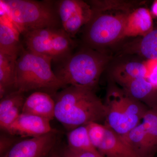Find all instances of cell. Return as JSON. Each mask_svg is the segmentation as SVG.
<instances>
[{"mask_svg": "<svg viewBox=\"0 0 157 157\" xmlns=\"http://www.w3.org/2000/svg\"><path fill=\"white\" fill-rule=\"evenodd\" d=\"M55 101L48 93L36 91L26 99L22 113L37 116L50 121L55 118Z\"/></svg>", "mask_w": 157, "mask_h": 157, "instance_id": "obj_14", "label": "cell"}, {"mask_svg": "<svg viewBox=\"0 0 157 157\" xmlns=\"http://www.w3.org/2000/svg\"><path fill=\"white\" fill-rule=\"evenodd\" d=\"M12 138L9 137H1V157H4L13 145L16 143H14Z\"/></svg>", "mask_w": 157, "mask_h": 157, "instance_id": "obj_25", "label": "cell"}, {"mask_svg": "<svg viewBox=\"0 0 157 157\" xmlns=\"http://www.w3.org/2000/svg\"><path fill=\"white\" fill-rule=\"evenodd\" d=\"M122 137L129 147L140 157H154L156 153L150 143L145 128L141 122Z\"/></svg>", "mask_w": 157, "mask_h": 157, "instance_id": "obj_17", "label": "cell"}, {"mask_svg": "<svg viewBox=\"0 0 157 157\" xmlns=\"http://www.w3.org/2000/svg\"><path fill=\"white\" fill-rule=\"evenodd\" d=\"M56 5L62 29L73 39L92 16L93 9L88 2L60 0L56 1Z\"/></svg>", "mask_w": 157, "mask_h": 157, "instance_id": "obj_8", "label": "cell"}, {"mask_svg": "<svg viewBox=\"0 0 157 157\" xmlns=\"http://www.w3.org/2000/svg\"><path fill=\"white\" fill-rule=\"evenodd\" d=\"M67 140V146L74 150L98 151L92 143L87 125L77 127L69 131Z\"/></svg>", "mask_w": 157, "mask_h": 157, "instance_id": "obj_21", "label": "cell"}, {"mask_svg": "<svg viewBox=\"0 0 157 157\" xmlns=\"http://www.w3.org/2000/svg\"><path fill=\"white\" fill-rule=\"evenodd\" d=\"M62 157H104L98 151H80L66 147L61 151Z\"/></svg>", "mask_w": 157, "mask_h": 157, "instance_id": "obj_23", "label": "cell"}, {"mask_svg": "<svg viewBox=\"0 0 157 157\" xmlns=\"http://www.w3.org/2000/svg\"><path fill=\"white\" fill-rule=\"evenodd\" d=\"M54 96L55 118L69 132L90 123L105 120V104L92 90L69 86Z\"/></svg>", "mask_w": 157, "mask_h": 157, "instance_id": "obj_2", "label": "cell"}, {"mask_svg": "<svg viewBox=\"0 0 157 157\" xmlns=\"http://www.w3.org/2000/svg\"><path fill=\"white\" fill-rule=\"evenodd\" d=\"M4 11L21 34L45 28H62L56 1L1 0Z\"/></svg>", "mask_w": 157, "mask_h": 157, "instance_id": "obj_5", "label": "cell"}, {"mask_svg": "<svg viewBox=\"0 0 157 157\" xmlns=\"http://www.w3.org/2000/svg\"><path fill=\"white\" fill-rule=\"evenodd\" d=\"M20 34L7 15L1 14L0 53L17 59L24 46L20 40Z\"/></svg>", "mask_w": 157, "mask_h": 157, "instance_id": "obj_11", "label": "cell"}, {"mask_svg": "<svg viewBox=\"0 0 157 157\" xmlns=\"http://www.w3.org/2000/svg\"><path fill=\"white\" fill-rule=\"evenodd\" d=\"M121 86L130 97L144 104L149 109L157 108V90L147 78L135 79Z\"/></svg>", "mask_w": 157, "mask_h": 157, "instance_id": "obj_16", "label": "cell"}, {"mask_svg": "<svg viewBox=\"0 0 157 157\" xmlns=\"http://www.w3.org/2000/svg\"><path fill=\"white\" fill-rule=\"evenodd\" d=\"M150 143L155 151H157V107L149 109L141 122Z\"/></svg>", "mask_w": 157, "mask_h": 157, "instance_id": "obj_22", "label": "cell"}, {"mask_svg": "<svg viewBox=\"0 0 157 157\" xmlns=\"http://www.w3.org/2000/svg\"><path fill=\"white\" fill-rule=\"evenodd\" d=\"M57 132L16 142L4 157H48L55 148Z\"/></svg>", "mask_w": 157, "mask_h": 157, "instance_id": "obj_9", "label": "cell"}, {"mask_svg": "<svg viewBox=\"0 0 157 157\" xmlns=\"http://www.w3.org/2000/svg\"><path fill=\"white\" fill-rule=\"evenodd\" d=\"M93 145L104 157H140L123 137L114 131L99 123L87 125Z\"/></svg>", "mask_w": 157, "mask_h": 157, "instance_id": "obj_7", "label": "cell"}, {"mask_svg": "<svg viewBox=\"0 0 157 157\" xmlns=\"http://www.w3.org/2000/svg\"><path fill=\"white\" fill-rule=\"evenodd\" d=\"M52 59L31 52L23 46L16 61L14 91L37 90L55 95L66 87L51 67Z\"/></svg>", "mask_w": 157, "mask_h": 157, "instance_id": "obj_4", "label": "cell"}, {"mask_svg": "<svg viewBox=\"0 0 157 157\" xmlns=\"http://www.w3.org/2000/svg\"><path fill=\"white\" fill-rule=\"evenodd\" d=\"M48 157H62L61 151H59L55 148L50 153Z\"/></svg>", "mask_w": 157, "mask_h": 157, "instance_id": "obj_26", "label": "cell"}, {"mask_svg": "<svg viewBox=\"0 0 157 157\" xmlns=\"http://www.w3.org/2000/svg\"><path fill=\"white\" fill-rule=\"evenodd\" d=\"M151 13L152 15L157 17V0L153 3L151 6Z\"/></svg>", "mask_w": 157, "mask_h": 157, "instance_id": "obj_27", "label": "cell"}, {"mask_svg": "<svg viewBox=\"0 0 157 157\" xmlns=\"http://www.w3.org/2000/svg\"><path fill=\"white\" fill-rule=\"evenodd\" d=\"M124 48L127 53L137 54L147 60L157 59V26L146 36L128 43Z\"/></svg>", "mask_w": 157, "mask_h": 157, "instance_id": "obj_18", "label": "cell"}, {"mask_svg": "<svg viewBox=\"0 0 157 157\" xmlns=\"http://www.w3.org/2000/svg\"><path fill=\"white\" fill-rule=\"evenodd\" d=\"M50 121L37 116L21 113L6 131L12 136L34 137L56 132Z\"/></svg>", "mask_w": 157, "mask_h": 157, "instance_id": "obj_10", "label": "cell"}, {"mask_svg": "<svg viewBox=\"0 0 157 157\" xmlns=\"http://www.w3.org/2000/svg\"><path fill=\"white\" fill-rule=\"evenodd\" d=\"M151 12L141 7L133 10L129 14L124 29L123 37L144 36L154 28Z\"/></svg>", "mask_w": 157, "mask_h": 157, "instance_id": "obj_15", "label": "cell"}, {"mask_svg": "<svg viewBox=\"0 0 157 157\" xmlns=\"http://www.w3.org/2000/svg\"><path fill=\"white\" fill-rule=\"evenodd\" d=\"M110 59L104 52L85 45L56 63L54 73L65 87L73 86L94 91Z\"/></svg>", "mask_w": 157, "mask_h": 157, "instance_id": "obj_3", "label": "cell"}, {"mask_svg": "<svg viewBox=\"0 0 157 157\" xmlns=\"http://www.w3.org/2000/svg\"><path fill=\"white\" fill-rule=\"evenodd\" d=\"M25 93L18 90L7 94L1 99L0 127L6 131L22 113L26 97Z\"/></svg>", "mask_w": 157, "mask_h": 157, "instance_id": "obj_12", "label": "cell"}, {"mask_svg": "<svg viewBox=\"0 0 157 157\" xmlns=\"http://www.w3.org/2000/svg\"><path fill=\"white\" fill-rule=\"evenodd\" d=\"M93 10L92 16L83 27L86 46L102 51L104 47L123 39L128 16L132 11L128 2L118 1L88 2Z\"/></svg>", "mask_w": 157, "mask_h": 157, "instance_id": "obj_1", "label": "cell"}, {"mask_svg": "<svg viewBox=\"0 0 157 157\" xmlns=\"http://www.w3.org/2000/svg\"><path fill=\"white\" fill-rule=\"evenodd\" d=\"M58 29H39L24 33L22 36L25 47L31 52L49 58L52 61V39Z\"/></svg>", "mask_w": 157, "mask_h": 157, "instance_id": "obj_13", "label": "cell"}, {"mask_svg": "<svg viewBox=\"0 0 157 157\" xmlns=\"http://www.w3.org/2000/svg\"><path fill=\"white\" fill-rule=\"evenodd\" d=\"M112 76L114 81L120 86L135 79L147 78L145 61L131 62L119 65L113 70Z\"/></svg>", "mask_w": 157, "mask_h": 157, "instance_id": "obj_19", "label": "cell"}, {"mask_svg": "<svg viewBox=\"0 0 157 157\" xmlns=\"http://www.w3.org/2000/svg\"><path fill=\"white\" fill-rule=\"evenodd\" d=\"M104 104L106 109L104 124L122 137L141 123L149 109L113 84L108 88Z\"/></svg>", "mask_w": 157, "mask_h": 157, "instance_id": "obj_6", "label": "cell"}, {"mask_svg": "<svg viewBox=\"0 0 157 157\" xmlns=\"http://www.w3.org/2000/svg\"><path fill=\"white\" fill-rule=\"evenodd\" d=\"M145 64L147 70V79L157 90V59L147 60Z\"/></svg>", "mask_w": 157, "mask_h": 157, "instance_id": "obj_24", "label": "cell"}, {"mask_svg": "<svg viewBox=\"0 0 157 157\" xmlns=\"http://www.w3.org/2000/svg\"><path fill=\"white\" fill-rule=\"evenodd\" d=\"M16 59L0 53V98L14 91Z\"/></svg>", "mask_w": 157, "mask_h": 157, "instance_id": "obj_20", "label": "cell"}]
</instances>
